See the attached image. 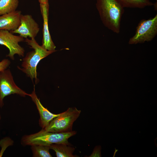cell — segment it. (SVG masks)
Instances as JSON below:
<instances>
[{"instance_id":"1","label":"cell","mask_w":157,"mask_h":157,"mask_svg":"<svg viewBox=\"0 0 157 157\" xmlns=\"http://www.w3.org/2000/svg\"><path fill=\"white\" fill-rule=\"evenodd\" d=\"M96 5L104 25L119 34L124 8L116 0H96Z\"/></svg>"},{"instance_id":"2","label":"cell","mask_w":157,"mask_h":157,"mask_svg":"<svg viewBox=\"0 0 157 157\" xmlns=\"http://www.w3.org/2000/svg\"><path fill=\"white\" fill-rule=\"evenodd\" d=\"M26 44L33 49L28 52L23 58L21 67L17 68L25 73L33 81L37 79V67L40 61L42 59L55 52L47 50L39 45L35 39L27 38L24 39Z\"/></svg>"},{"instance_id":"3","label":"cell","mask_w":157,"mask_h":157,"mask_svg":"<svg viewBox=\"0 0 157 157\" xmlns=\"http://www.w3.org/2000/svg\"><path fill=\"white\" fill-rule=\"evenodd\" d=\"M76 133L75 131L65 133H53L46 131L44 129L35 133L24 135L21 139V143L24 146L35 145H50L53 144L70 145L68 139Z\"/></svg>"},{"instance_id":"4","label":"cell","mask_w":157,"mask_h":157,"mask_svg":"<svg viewBox=\"0 0 157 157\" xmlns=\"http://www.w3.org/2000/svg\"><path fill=\"white\" fill-rule=\"evenodd\" d=\"M81 111L75 107L69 108L54 118L44 129L53 133H65L72 131L74 121L79 117Z\"/></svg>"},{"instance_id":"5","label":"cell","mask_w":157,"mask_h":157,"mask_svg":"<svg viewBox=\"0 0 157 157\" xmlns=\"http://www.w3.org/2000/svg\"><path fill=\"white\" fill-rule=\"evenodd\" d=\"M157 34V15L148 19L141 20L136 27L134 35L130 38V44L143 43L152 40Z\"/></svg>"},{"instance_id":"6","label":"cell","mask_w":157,"mask_h":157,"mask_svg":"<svg viewBox=\"0 0 157 157\" xmlns=\"http://www.w3.org/2000/svg\"><path fill=\"white\" fill-rule=\"evenodd\" d=\"M14 94L23 97L29 95L16 84L10 69L0 72V107L4 105L3 100L5 97Z\"/></svg>"},{"instance_id":"7","label":"cell","mask_w":157,"mask_h":157,"mask_svg":"<svg viewBox=\"0 0 157 157\" xmlns=\"http://www.w3.org/2000/svg\"><path fill=\"white\" fill-rule=\"evenodd\" d=\"M24 40V38L20 35H15L8 31L0 30V44L8 49L9 53L7 56L12 60H14L15 54L24 56L25 50L19 43Z\"/></svg>"},{"instance_id":"8","label":"cell","mask_w":157,"mask_h":157,"mask_svg":"<svg viewBox=\"0 0 157 157\" xmlns=\"http://www.w3.org/2000/svg\"><path fill=\"white\" fill-rule=\"evenodd\" d=\"M38 24L30 15H23L20 17V24L17 29L10 32L17 33L24 38H35L40 31Z\"/></svg>"},{"instance_id":"9","label":"cell","mask_w":157,"mask_h":157,"mask_svg":"<svg viewBox=\"0 0 157 157\" xmlns=\"http://www.w3.org/2000/svg\"><path fill=\"white\" fill-rule=\"evenodd\" d=\"M40 7L43 20V38L42 46L47 50L56 51V47L51 39L49 29V3L40 4Z\"/></svg>"},{"instance_id":"10","label":"cell","mask_w":157,"mask_h":157,"mask_svg":"<svg viewBox=\"0 0 157 157\" xmlns=\"http://www.w3.org/2000/svg\"><path fill=\"white\" fill-rule=\"evenodd\" d=\"M36 106L40 116L39 124L42 129H44L54 118L59 116L60 114H54L51 113L41 104L38 98L35 90V87L29 96Z\"/></svg>"},{"instance_id":"11","label":"cell","mask_w":157,"mask_h":157,"mask_svg":"<svg viewBox=\"0 0 157 157\" xmlns=\"http://www.w3.org/2000/svg\"><path fill=\"white\" fill-rule=\"evenodd\" d=\"M21 15V11L16 10L0 15V30H16L20 24Z\"/></svg>"},{"instance_id":"12","label":"cell","mask_w":157,"mask_h":157,"mask_svg":"<svg viewBox=\"0 0 157 157\" xmlns=\"http://www.w3.org/2000/svg\"><path fill=\"white\" fill-rule=\"evenodd\" d=\"M51 149L56 152L57 157H78L73 154L75 148L70 145L63 144H53L50 145Z\"/></svg>"},{"instance_id":"13","label":"cell","mask_w":157,"mask_h":157,"mask_svg":"<svg viewBox=\"0 0 157 157\" xmlns=\"http://www.w3.org/2000/svg\"><path fill=\"white\" fill-rule=\"evenodd\" d=\"M124 8H143L151 6L153 3L149 0H116Z\"/></svg>"},{"instance_id":"14","label":"cell","mask_w":157,"mask_h":157,"mask_svg":"<svg viewBox=\"0 0 157 157\" xmlns=\"http://www.w3.org/2000/svg\"><path fill=\"white\" fill-rule=\"evenodd\" d=\"M18 4V0H0V15L16 10Z\"/></svg>"},{"instance_id":"15","label":"cell","mask_w":157,"mask_h":157,"mask_svg":"<svg viewBox=\"0 0 157 157\" xmlns=\"http://www.w3.org/2000/svg\"><path fill=\"white\" fill-rule=\"evenodd\" d=\"M31 149L33 157H51L49 150L50 145H35L31 146Z\"/></svg>"},{"instance_id":"16","label":"cell","mask_w":157,"mask_h":157,"mask_svg":"<svg viewBox=\"0 0 157 157\" xmlns=\"http://www.w3.org/2000/svg\"><path fill=\"white\" fill-rule=\"evenodd\" d=\"M13 141L10 138L6 137L0 141V146L1 149L0 152V157H1L6 148L13 144Z\"/></svg>"},{"instance_id":"17","label":"cell","mask_w":157,"mask_h":157,"mask_svg":"<svg viewBox=\"0 0 157 157\" xmlns=\"http://www.w3.org/2000/svg\"><path fill=\"white\" fill-rule=\"evenodd\" d=\"M10 61L8 59H5L0 62V72L4 71L9 66Z\"/></svg>"},{"instance_id":"18","label":"cell","mask_w":157,"mask_h":157,"mask_svg":"<svg viewBox=\"0 0 157 157\" xmlns=\"http://www.w3.org/2000/svg\"><path fill=\"white\" fill-rule=\"evenodd\" d=\"M101 146H98L95 147L92 154L89 157H101Z\"/></svg>"},{"instance_id":"19","label":"cell","mask_w":157,"mask_h":157,"mask_svg":"<svg viewBox=\"0 0 157 157\" xmlns=\"http://www.w3.org/2000/svg\"><path fill=\"white\" fill-rule=\"evenodd\" d=\"M40 4H47L49 3L48 0H38Z\"/></svg>"},{"instance_id":"20","label":"cell","mask_w":157,"mask_h":157,"mask_svg":"<svg viewBox=\"0 0 157 157\" xmlns=\"http://www.w3.org/2000/svg\"><path fill=\"white\" fill-rule=\"evenodd\" d=\"M154 6V10H155L157 11V1L156 2H155L154 3H153V5Z\"/></svg>"},{"instance_id":"21","label":"cell","mask_w":157,"mask_h":157,"mask_svg":"<svg viewBox=\"0 0 157 157\" xmlns=\"http://www.w3.org/2000/svg\"><path fill=\"white\" fill-rule=\"evenodd\" d=\"M1 119V115H0V120Z\"/></svg>"},{"instance_id":"22","label":"cell","mask_w":157,"mask_h":157,"mask_svg":"<svg viewBox=\"0 0 157 157\" xmlns=\"http://www.w3.org/2000/svg\"><path fill=\"white\" fill-rule=\"evenodd\" d=\"M156 0V1H157V0Z\"/></svg>"}]
</instances>
